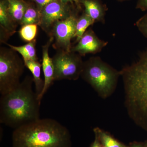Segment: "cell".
Returning a JSON list of instances; mask_svg holds the SVG:
<instances>
[{
	"label": "cell",
	"mask_w": 147,
	"mask_h": 147,
	"mask_svg": "<svg viewBox=\"0 0 147 147\" xmlns=\"http://www.w3.org/2000/svg\"><path fill=\"white\" fill-rule=\"evenodd\" d=\"M40 19L38 26L46 32H51L53 25L57 21L64 20L75 15L69 4L64 3L60 0L45 6L40 11Z\"/></svg>",
	"instance_id": "ba28073f"
},
{
	"label": "cell",
	"mask_w": 147,
	"mask_h": 147,
	"mask_svg": "<svg viewBox=\"0 0 147 147\" xmlns=\"http://www.w3.org/2000/svg\"><path fill=\"white\" fill-rule=\"evenodd\" d=\"M36 40L29 42L24 45L16 46L7 43L9 47L13 49L22 56L23 60L38 61L36 51Z\"/></svg>",
	"instance_id": "9a60e30c"
},
{
	"label": "cell",
	"mask_w": 147,
	"mask_h": 147,
	"mask_svg": "<svg viewBox=\"0 0 147 147\" xmlns=\"http://www.w3.org/2000/svg\"><path fill=\"white\" fill-rule=\"evenodd\" d=\"M61 2L65 4H69V3H71L76 4V5H78L80 3L81 0H60Z\"/></svg>",
	"instance_id": "d4e9b609"
},
{
	"label": "cell",
	"mask_w": 147,
	"mask_h": 147,
	"mask_svg": "<svg viewBox=\"0 0 147 147\" xmlns=\"http://www.w3.org/2000/svg\"><path fill=\"white\" fill-rule=\"evenodd\" d=\"M32 2L34 3L36 5L37 8L40 11L45 6L49 4L50 3L58 1V0H30Z\"/></svg>",
	"instance_id": "44dd1931"
},
{
	"label": "cell",
	"mask_w": 147,
	"mask_h": 147,
	"mask_svg": "<svg viewBox=\"0 0 147 147\" xmlns=\"http://www.w3.org/2000/svg\"><path fill=\"white\" fill-rule=\"evenodd\" d=\"M120 76V71L97 57H92L84 62L81 76L103 99L114 93Z\"/></svg>",
	"instance_id": "277c9868"
},
{
	"label": "cell",
	"mask_w": 147,
	"mask_h": 147,
	"mask_svg": "<svg viewBox=\"0 0 147 147\" xmlns=\"http://www.w3.org/2000/svg\"><path fill=\"white\" fill-rule=\"evenodd\" d=\"M16 25L9 13L7 0H0L1 41H5L16 32Z\"/></svg>",
	"instance_id": "8fae6325"
},
{
	"label": "cell",
	"mask_w": 147,
	"mask_h": 147,
	"mask_svg": "<svg viewBox=\"0 0 147 147\" xmlns=\"http://www.w3.org/2000/svg\"><path fill=\"white\" fill-rule=\"evenodd\" d=\"M77 19L76 15H72L57 21L52 27L51 33L55 40V46L60 50L71 51V40L75 37Z\"/></svg>",
	"instance_id": "52a82bcc"
},
{
	"label": "cell",
	"mask_w": 147,
	"mask_h": 147,
	"mask_svg": "<svg viewBox=\"0 0 147 147\" xmlns=\"http://www.w3.org/2000/svg\"><path fill=\"white\" fill-rule=\"evenodd\" d=\"M145 144H146V146L147 147V140L145 142Z\"/></svg>",
	"instance_id": "484cf974"
},
{
	"label": "cell",
	"mask_w": 147,
	"mask_h": 147,
	"mask_svg": "<svg viewBox=\"0 0 147 147\" xmlns=\"http://www.w3.org/2000/svg\"><path fill=\"white\" fill-rule=\"evenodd\" d=\"M85 7V12L96 22L104 23L105 9L98 0H81Z\"/></svg>",
	"instance_id": "7c38bea8"
},
{
	"label": "cell",
	"mask_w": 147,
	"mask_h": 147,
	"mask_svg": "<svg viewBox=\"0 0 147 147\" xmlns=\"http://www.w3.org/2000/svg\"><path fill=\"white\" fill-rule=\"evenodd\" d=\"M125 92V105L129 118L147 131V48L137 61L120 71Z\"/></svg>",
	"instance_id": "7a4b0ae2"
},
{
	"label": "cell",
	"mask_w": 147,
	"mask_h": 147,
	"mask_svg": "<svg viewBox=\"0 0 147 147\" xmlns=\"http://www.w3.org/2000/svg\"><path fill=\"white\" fill-rule=\"evenodd\" d=\"M94 23V21L85 11L82 16L78 18L75 34L76 42H78L80 40L83 35L86 32L87 28Z\"/></svg>",
	"instance_id": "ac0fdd59"
},
{
	"label": "cell",
	"mask_w": 147,
	"mask_h": 147,
	"mask_svg": "<svg viewBox=\"0 0 147 147\" xmlns=\"http://www.w3.org/2000/svg\"><path fill=\"white\" fill-rule=\"evenodd\" d=\"M24 60L16 51L9 47L0 50V93L5 94L16 88L25 67Z\"/></svg>",
	"instance_id": "5b68a950"
},
{
	"label": "cell",
	"mask_w": 147,
	"mask_h": 147,
	"mask_svg": "<svg viewBox=\"0 0 147 147\" xmlns=\"http://www.w3.org/2000/svg\"><path fill=\"white\" fill-rule=\"evenodd\" d=\"M93 131L97 135L102 147H129L99 127H95Z\"/></svg>",
	"instance_id": "2e32d148"
},
{
	"label": "cell",
	"mask_w": 147,
	"mask_h": 147,
	"mask_svg": "<svg viewBox=\"0 0 147 147\" xmlns=\"http://www.w3.org/2000/svg\"><path fill=\"white\" fill-rule=\"evenodd\" d=\"M94 141L92 143L89 147H102L97 135L94 134Z\"/></svg>",
	"instance_id": "7402d4cb"
},
{
	"label": "cell",
	"mask_w": 147,
	"mask_h": 147,
	"mask_svg": "<svg viewBox=\"0 0 147 147\" xmlns=\"http://www.w3.org/2000/svg\"><path fill=\"white\" fill-rule=\"evenodd\" d=\"M40 19V11L34 4L30 3L20 24L21 26L36 24L39 25Z\"/></svg>",
	"instance_id": "e0dca14e"
},
{
	"label": "cell",
	"mask_w": 147,
	"mask_h": 147,
	"mask_svg": "<svg viewBox=\"0 0 147 147\" xmlns=\"http://www.w3.org/2000/svg\"><path fill=\"white\" fill-rule=\"evenodd\" d=\"M37 24H33L22 26L19 31V34L22 39L30 42L35 39L38 31Z\"/></svg>",
	"instance_id": "d6986e66"
},
{
	"label": "cell",
	"mask_w": 147,
	"mask_h": 147,
	"mask_svg": "<svg viewBox=\"0 0 147 147\" xmlns=\"http://www.w3.org/2000/svg\"><path fill=\"white\" fill-rule=\"evenodd\" d=\"M136 24L139 31L147 38V14L139 19Z\"/></svg>",
	"instance_id": "ffe728a7"
},
{
	"label": "cell",
	"mask_w": 147,
	"mask_h": 147,
	"mask_svg": "<svg viewBox=\"0 0 147 147\" xmlns=\"http://www.w3.org/2000/svg\"><path fill=\"white\" fill-rule=\"evenodd\" d=\"M7 2L11 18L15 24H20L30 3L24 0H7Z\"/></svg>",
	"instance_id": "4fadbf2b"
},
{
	"label": "cell",
	"mask_w": 147,
	"mask_h": 147,
	"mask_svg": "<svg viewBox=\"0 0 147 147\" xmlns=\"http://www.w3.org/2000/svg\"><path fill=\"white\" fill-rule=\"evenodd\" d=\"M55 81L78 80L81 76L84 62L82 56L74 52L60 50L52 58Z\"/></svg>",
	"instance_id": "8992f818"
},
{
	"label": "cell",
	"mask_w": 147,
	"mask_h": 147,
	"mask_svg": "<svg viewBox=\"0 0 147 147\" xmlns=\"http://www.w3.org/2000/svg\"><path fill=\"white\" fill-rule=\"evenodd\" d=\"M138 7L143 10H147V0H140Z\"/></svg>",
	"instance_id": "603a6c76"
},
{
	"label": "cell",
	"mask_w": 147,
	"mask_h": 147,
	"mask_svg": "<svg viewBox=\"0 0 147 147\" xmlns=\"http://www.w3.org/2000/svg\"><path fill=\"white\" fill-rule=\"evenodd\" d=\"M129 147H146L145 142H134L131 143Z\"/></svg>",
	"instance_id": "cb8c5ba5"
},
{
	"label": "cell",
	"mask_w": 147,
	"mask_h": 147,
	"mask_svg": "<svg viewBox=\"0 0 147 147\" xmlns=\"http://www.w3.org/2000/svg\"><path fill=\"white\" fill-rule=\"evenodd\" d=\"M33 78L27 76L16 88L1 95V123L14 129L40 118L41 101L33 90Z\"/></svg>",
	"instance_id": "6da1fadb"
},
{
	"label": "cell",
	"mask_w": 147,
	"mask_h": 147,
	"mask_svg": "<svg viewBox=\"0 0 147 147\" xmlns=\"http://www.w3.org/2000/svg\"><path fill=\"white\" fill-rule=\"evenodd\" d=\"M24 61L25 66L28 69L32 74L33 83L35 86V91L38 96L42 91L44 85V81L40 77L42 65L38 61Z\"/></svg>",
	"instance_id": "5bb4252c"
},
{
	"label": "cell",
	"mask_w": 147,
	"mask_h": 147,
	"mask_svg": "<svg viewBox=\"0 0 147 147\" xmlns=\"http://www.w3.org/2000/svg\"><path fill=\"white\" fill-rule=\"evenodd\" d=\"M66 127L52 119H40L14 129L12 147H71Z\"/></svg>",
	"instance_id": "3957f363"
},
{
	"label": "cell",
	"mask_w": 147,
	"mask_h": 147,
	"mask_svg": "<svg viewBox=\"0 0 147 147\" xmlns=\"http://www.w3.org/2000/svg\"><path fill=\"white\" fill-rule=\"evenodd\" d=\"M54 40V37L51 36L47 43L42 47V62L41 65L44 74V85L42 91L38 96V99L40 101L42 100V97L55 81L53 59L50 57L49 54V47Z\"/></svg>",
	"instance_id": "30bf717a"
},
{
	"label": "cell",
	"mask_w": 147,
	"mask_h": 147,
	"mask_svg": "<svg viewBox=\"0 0 147 147\" xmlns=\"http://www.w3.org/2000/svg\"><path fill=\"white\" fill-rule=\"evenodd\" d=\"M107 44L108 42L98 38L94 32L90 29L84 33L76 46L71 47V51L82 56L95 54L100 52Z\"/></svg>",
	"instance_id": "9c48e42d"
}]
</instances>
